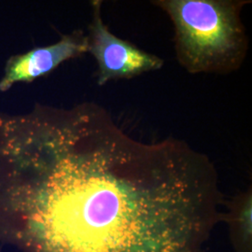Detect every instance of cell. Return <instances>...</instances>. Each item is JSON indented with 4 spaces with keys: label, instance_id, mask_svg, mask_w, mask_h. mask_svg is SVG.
Segmentation results:
<instances>
[{
    "label": "cell",
    "instance_id": "obj_2",
    "mask_svg": "<svg viewBox=\"0 0 252 252\" xmlns=\"http://www.w3.org/2000/svg\"><path fill=\"white\" fill-rule=\"evenodd\" d=\"M248 0H156L173 23L175 52L189 74H229L247 57L249 39L241 20Z\"/></svg>",
    "mask_w": 252,
    "mask_h": 252
},
{
    "label": "cell",
    "instance_id": "obj_5",
    "mask_svg": "<svg viewBox=\"0 0 252 252\" xmlns=\"http://www.w3.org/2000/svg\"><path fill=\"white\" fill-rule=\"evenodd\" d=\"M229 229L234 252H252V190L239 192L227 203L221 214Z\"/></svg>",
    "mask_w": 252,
    "mask_h": 252
},
{
    "label": "cell",
    "instance_id": "obj_1",
    "mask_svg": "<svg viewBox=\"0 0 252 252\" xmlns=\"http://www.w3.org/2000/svg\"><path fill=\"white\" fill-rule=\"evenodd\" d=\"M6 171L0 205L25 219L31 252H205L221 220L205 153L137 140L92 102L26 115Z\"/></svg>",
    "mask_w": 252,
    "mask_h": 252
},
{
    "label": "cell",
    "instance_id": "obj_3",
    "mask_svg": "<svg viewBox=\"0 0 252 252\" xmlns=\"http://www.w3.org/2000/svg\"><path fill=\"white\" fill-rule=\"evenodd\" d=\"M93 16L89 26L88 53L97 63V83L130 80L144 73L161 69L164 62L161 57L149 54L131 42L115 36L105 25L102 1H93Z\"/></svg>",
    "mask_w": 252,
    "mask_h": 252
},
{
    "label": "cell",
    "instance_id": "obj_4",
    "mask_svg": "<svg viewBox=\"0 0 252 252\" xmlns=\"http://www.w3.org/2000/svg\"><path fill=\"white\" fill-rule=\"evenodd\" d=\"M88 53V38L81 31L62 36L53 45L36 48L27 54L13 56L0 81V91L5 92L16 82L34 81L47 75L63 62Z\"/></svg>",
    "mask_w": 252,
    "mask_h": 252
}]
</instances>
